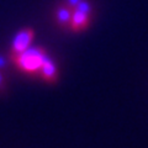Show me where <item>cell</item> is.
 <instances>
[{
    "label": "cell",
    "mask_w": 148,
    "mask_h": 148,
    "mask_svg": "<svg viewBox=\"0 0 148 148\" xmlns=\"http://www.w3.org/2000/svg\"><path fill=\"white\" fill-rule=\"evenodd\" d=\"M47 51L42 47H30L17 54H11L10 59L15 67L22 73L38 77L45 61L48 57Z\"/></svg>",
    "instance_id": "cell-1"
},
{
    "label": "cell",
    "mask_w": 148,
    "mask_h": 148,
    "mask_svg": "<svg viewBox=\"0 0 148 148\" xmlns=\"http://www.w3.org/2000/svg\"><path fill=\"white\" fill-rule=\"evenodd\" d=\"M91 21V5L86 0H80L79 4L73 8L69 30L73 32L85 31Z\"/></svg>",
    "instance_id": "cell-2"
},
{
    "label": "cell",
    "mask_w": 148,
    "mask_h": 148,
    "mask_svg": "<svg viewBox=\"0 0 148 148\" xmlns=\"http://www.w3.org/2000/svg\"><path fill=\"white\" fill-rule=\"evenodd\" d=\"M35 38V31L31 27H25L21 29L14 37L11 46H10V56L17 54L26 51L27 48L31 47L32 41Z\"/></svg>",
    "instance_id": "cell-3"
},
{
    "label": "cell",
    "mask_w": 148,
    "mask_h": 148,
    "mask_svg": "<svg viewBox=\"0 0 148 148\" xmlns=\"http://www.w3.org/2000/svg\"><path fill=\"white\" fill-rule=\"evenodd\" d=\"M38 78L40 79H42L45 83H47V84H53V83H56L58 80V78H59L58 67H57V64L54 63V61L49 57V56L45 61L42 68H41Z\"/></svg>",
    "instance_id": "cell-4"
},
{
    "label": "cell",
    "mask_w": 148,
    "mask_h": 148,
    "mask_svg": "<svg viewBox=\"0 0 148 148\" xmlns=\"http://www.w3.org/2000/svg\"><path fill=\"white\" fill-rule=\"evenodd\" d=\"M72 12H73V8L69 6L67 3L62 4V5L56 10V20H57V22L63 29H69Z\"/></svg>",
    "instance_id": "cell-5"
},
{
    "label": "cell",
    "mask_w": 148,
    "mask_h": 148,
    "mask_svg": "<svg viewBox=\"0 0 148 148\" xmlns=\"http://www.w3.org/2000/svg\"><path fill=\"white\" fill-rule=\"evenodd\" d=\"M3 89H5V80H4V77L1 72H0V90H3Z\"/></svg>",
    "instance_id": "cell-6"
}]
</instances>
